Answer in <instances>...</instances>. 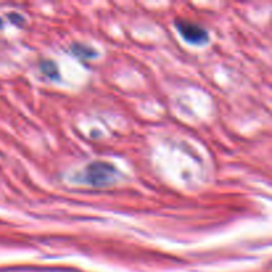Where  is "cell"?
<instances>
[{"instance_id":"277c9868","label":"cell","mask_w":272,"mask_h":272,"mask_svg":"<svg viewBox=\"0 0 272 272\" xmlns=\"http://www.w3.org/2000/svg\"><path fill=\"white\" fill-rule=\"evenodd\" d=\"M40 69L43 72L44 75H47L49 79L57 80L59 79V69H57V65H56L53 61L51 60H44L40 64Z\"/></svg>"},{"instance_id":"6da1fadb","label":"cell","mask_w":272,"mask_h":272,"mask_svg":"<svg viewBox=\"0 0 272 272\" xmlns=\"http://www.w3.org/2000/svg\"><path fill=\"white\" fill-rule=\"evenodd\" d=\"M119 170L109 162L95 161L84 169L81 181L93 187H108L117 182Z\"/></svg>"},{"instance_id":"3957f363","label":"cell","mask_w":272,"mask_h":272,"mask_svg":"<svg viewBox=\"0 0 272 272\" xmlns=\"http://www.w3.org/2000/svg\"><path fill=\"white\" fill-rule=\"evenodd\" d=\"M72 53L77 56L81 60H91L97 57V52L92 47H88L85 44H73L71 48Z\"/></svg>"},{"instance_id":"7a4b0ae2","label":"cell","mask_w":272,"mask_h":272,"mask_svg":"<svg viewBox=\"0 0 272 272\" xmlns=\"http://www.w3.org/2000/svg\"><path fill=\"white\" fill-rule=\"evenodd\" d=\"M175 27L182 37L190 44H205L209 40L207 31L198 24L186 20H175Z\"/></svg>"}]
</instances>
